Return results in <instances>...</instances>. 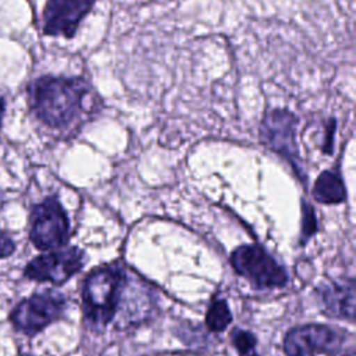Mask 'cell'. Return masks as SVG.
Masks as SVG:
<instances>
[{
    "mask_svg": "<svg viewBox=\"0 0 356 356\" xmlns=\"http://www.w3.org/2000/svg\"><path fill=\"white\" fill-rule=\"evenodd\" d=\"M29 239L39 250L64 246L70 238L68 216L56 196L35 204L29 217Z\"/></svg>",
    "mask_w": 356,
    "mask_h": 356,
    "instance_id": "obj_5",
    "label": "cell"
},
{
    "mask_svg": "<svg viewBox=\"0 0 356 356\" xmlns=\"http://www.w3.org/2000/svg\"><path fill=\"white\" fill-rule=\"evenodd\" d=\"M129 275L120 261L92 270L82 285V307L89 325L103 331L117 316Z\"/></svg>",
    "mask_w": 356,
    "mask_h": 356,
    "instance_id": "obj_2",
    "label": "cell"
},
{
    "mask_svg": "<svg viewBox=\"0 0 356 356\" xmlns=\"http://www.w3.org/2000/svg\"><path fill=\"white\" fill-rule=\"evenodd\" d=\"M232 321V314L225 299H213L206 313V327L211 332L224 331Z\"/></svg>",
    "mask_w": 356,
    "mask_h": 356,
    "instance_id": "obj_12",
    "label": "cell"
},
{
    "mask_svg": "<svg viewBox=\"0 0 356 356\" xmlns=\"http://www.w3.org/2000/svg\"><path fill=\"white\" fill-rule=\"evenodd\" d=\"M316 228H317V224H316L314 210L306 202H303V225H302L303 242H306L316 232Z\"/></svg>",
    "mask_w": 356,
    "mask_h": 356,
    "instance_id": "obj_14",
    "label": "cell"
},
{
    "mask_svg": "<svg viewBox=\"0 0 356 356\" xmlns=\"http://www.w3.org/2000/svg\"><path fill=\"white\" fill-rule=\"evenodd\" d=\"M234 270L256 289L282 288L288 284L286 270L259 245H242L231 253Z\"/></svg>",
    "mask_w": 356,
    "mask_h": 356,
    "instance_id": "obj_3",
    "label": "cell"
},
{
    "mask_svg": "<svg viewBox=\"0 0 356 356\" xmlns=\"http://www.w3.org/2000/svg\"><path fill=\"white\" fill-rule=\"evenodd\" d=\"M295 125L296 117L291 111L281 108L271 110L268 114H266L261 122L260 138L268 149L286 159L288 163L292 164L299 178L306 181L302 160L295 142Z\"/></svg>",
    "mask_w": 356,
    "mask_h": 356,
    "instance_id": "obj_7",
    "label": "cell"
},
{
    "mask_svg": "<svg viewBox=\"0 0 356 356\" xmlns=\"http://www.w3.org/2000/svg\"><path fill=\"white\" fill-rule=\"evenodd\" d=\"M231 341L235 349L238 350L239 356H257L256 352V337L246 330L235 328L231 332Z\"/></svg>",
    "mask_w": 356,
    "mask_h": 356,
    "instance_id": "obj_13",
    "label": "cell"
},
{
    "mask_svg": "<svg viewBox=\"0 0 356 356\" xmlns=\"http://www.w3.org/2000/svg\"><path fill=\"white\" fill-rule=\"evenodd\" d=\"M21 356H31V355H21Z\"/></svg>",
    "mask_w": 356,
    "mask_h": 356,
    "instance_id": "obj_18",
    "label": "cell"
},
{
    "mask_svg": "<svg viewBox=\"0 0 356 356\" xmlns=\"http://www.w3.org/2000/svg\"><path fill=\"white\" fill-rule=\"evenodd\" d=\"M346 334L324 324L298 325L286 332L282 348L286 356H309L314 353L334 356L345 348Z\"/></svg>",
    "mask_w": 356,
    "mask_h": 356,
    "instance_id": "obj_6",
    "label": "cell"
},
{
    "mask_svg": "<svg viewBox=\"0 0 356 356\" xmlns=\"http://www.w3.org/2000/svg\"><path fill=\"white\" fill-rule=\"evenodd\" d=\"M316 295L321 309L327 316L355 320V280L348 278L342 282L321 284L316 288Z\"/></svg>",
    "mask_w": 356,
    "mask_h": 356,
    "instance_id": "obj_10",
    "label": "cell"
},
{
    "mask_svg": "<svg viewBox=\"0 0 356 356\" xmlns=\"http://www.w3.org/2000/svg\"><path fill=\"white\" fill-rule=\"evenodd\" d=\"M346 356H355V355H353V350H350V352H349Z\"/></svg>",
    "mask_w": 356,
    "mask_h": 356,
    "instance_id": "obj_17",
    "label": "cell"
},
{
    "mask_svg": "<svg viewBox=\"0 0 356 356\" xmlns=\"http://www.w3.org/2000/svg\"><path fill=\"white\" fill-rule=\"evenodd\" d=\"M26 90L35 117L50 128L64 129L86 111L90 86L82 78L46 75L32 81Z\"/></svg>",
    "mask_w": 356,
    "mask_h": 356,
    "instance_id": "obj_1",
    "label": "cell"
},
{
    "mask_svg": "<svg viewBox=\"0 0 356 356\" xmlns=\"http://www.w3.org/2000/svg\"><path fill=\"white\" fill-rule=\"evenodd\" d=\"M14 250H15L14 241L4 231L0 229V259L8 257Z\"/></svg>",
    "mask_w": 356,
    "mask_h": 356,
    "instance_id": "obj_15",
    "label": "cell"
},
{
    "mask_svg": "<svg viewBox=\"0 0 356 356\" xmlns=\"http://www.w3.org/2000/svg\"><path fill=\"white\" fill-rule=\"evenodd\" d=\"M96 0H47L43 10V33L72 38L81 19Z\"/></svg>",
    "mask_w": 356,
    "mask_h": 356,
    "instance_id": "obj_9",
    "label": "cell"
},
{
    "mask_svg": "<svg viewBox=\"0 0 356 356\" xmlns=\"http://www.w3.org/2000/svg\"><path fill=\"white\" fill-rule=\"evenodd\" d=\"M67 300L57 291H43L21 300L11 312L10 321L15 331L33 337L58 320L64 313Z\"/></svg>",
    "mask_w": 356,
    "mask_h": 356,
    "instance_id": "obj_4",
    "label": "cell"
},
{
    "mask_svg": "<svg viewBox=\"0 0 356 356\" xmlns=\"http://www.w3.org/2000/svg\"><path fill=\"white\" fill-rule=\"evenodd\" d=\"M83 252L71 246L53 250L32 259L24 268V275L39 282L61 285L83 267Z\"/></svg>",
    "mask_w": 356,
    "mask_h": 356,
    "instance_id": "obj_8",
    "label": "cell"
},
{
    "mask_svg": "<svg viewBox=\"0 0 356 356\" xmlns=\"http://www.w3.org/2000/svg\"><path fill=\"white\" fill-rule=\"evenodd\" d=\"M4 113H6V100H4V97L0 96V128H1Z\"/></svg>",
    "mask_w": 356,
    "mask_h": 356,
    "instance_id": "obj_16",
    "label": "cell"
},
{
    "mask_svg": "<svg viewBox=\"0 0 356 356\" xmlns=\"http://www.w3.org/2000/svg\"><path fill=\"white\" fill-rule=\"evenodd\" d=\"M346 191L342 178L335 171H324L318 175L313 186V197L324 204L343 202Z\"/></svg>",
    "mask_w": 356,
    "mask_h": 356,
    "instance_id": "obj_11",
    "label": "cell"
}]
</instances>
